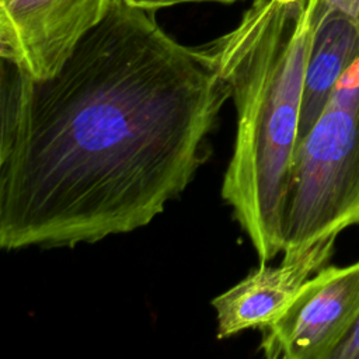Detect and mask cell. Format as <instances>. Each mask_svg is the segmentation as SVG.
<instances>
[{"mask_svg":"<svg viewBox=\"0 0 359 359\" xmlns=\"http://www.w3.org/2000/svg\"><path fill=\"white\" fill-rule=\"evenodd\" d=\"M230 97L205 45L125 0L48 79L1 60L0 247L73 248L147 226L208 160Z\"/></svg>","mask_w":359,"mask_h":359,"instance_id":"1","label":"cell"},{"mask_svg":"<svg viewBox=\"0 0 359 359\" xmlns=\"http://www.w3.org/2000/svg\"><path fill=\"white\" fill-rule=\"evenodd\" d=\"M311 13V0H254L236 28L205 45L236 107L222 198L264 264L285 247Z\"/></svg>","mask_w":359,"mask_h":359,"instance_id":"2","label":"cell"},{"mask_svg":"<svg viewBox=\"0 0 359 359\" xmlns=\"http://www.w3.org/2000/svg\"><path fill=\"white\" fill-rule=\"evenodd\" d=\"M359 226V56L297 143L285 206L286 250Z\"/></svg>","mask_w":359,"mask_h":359,"instance_id":"3","label":"cell"},{"mask_svg":"<svg viewBox=\"0 0 359 359\" xmlns=\"http://www.w3.org/2000/svg\"><path fill=\"white\" fill-rule=\"evenodd\" d=\"M359 320V259L309 278L262 331L269 359H330Z\"/></svg>","mask_w":359,"mask_h":359,"instance_id":"4","label":"cell"},{"mask_svg":"<svg viewBox=\"0 0 359 359\" xmlns=\"http://www.w3.org/2000/svg\"><path fill=\"white\" fill-rule=\"evenodd\" d=\"M115 0H0V57L32 79L53 76Z\"/></svg>","mask_w":359,"mask_h":359,"instance_id":"5","label":"cell"},{"mask_svg":"<svg viewBox=\"0 0 359 359\" xmlns=\"http://www.w3.org/2000/svg\"><path fill=\"white\" fill-rule=\"evenodd\" d=\"M337 236L310 245L286 250L278 265L261 262L238 283L212 300L216 311L217 338H229L245 330H262L290 303L302 285L334 255Z\"/></svg>","mask_w":359,"mask_h":359,"instance_id":"6","label":"cell"},{"mask_svg":"<svg viewBox=\"0 0 359 359\" xmlns=\"http://www.w3.org/2000/svg\"><path fill=\"white\" fill-rule=\"evenodd\" d=\"M311 18L296 146L316 122L338 79L359 56V17L337 8H313Z\"/></svg>","mask_w":359,"mask_h":359,"instance_id":"7","label":"cell"},{"mask_svg":"<svg viewBox=\"0 0 359 359\" xmlns=\"http://www.w3.org/2000/svg\"><path fill=\"white\" fill-rule=\"evenodd\" d=\"M331 359H359V320L345 341L334 351Z\"/></svg>","mask_w":359,"mask_h":359,"instance_id":"8","label":"cell"},{"mask_svg":"<svg viewBox=\"0 0 359 359\" xmlns=\"http://www.w3.org/2000/svg\"><path fill=\"white\" fill-rule=\"evenodd\" d=\"M125 1L129 3L130 6L136 7V8H142V10H146V11L156 13V10L171 7V6H177V4H182V3H194V1L234 3V1H238V0H125Z\"/></svg>","mask_w":359,"mask_h":359,"instance_id":"9","label":"cell"},{"mask_svg":"<svg viewBox=\"0 0 359 359\" xmlns=\"http://www.w3.org/2000/svg\"><path fill=\"white\" fill-rule=\"evenodd\" d=\"M316 11H324L330 8L342 10L351 15L359 17V0H311Z\"/></svg>","mask_w":359,"mask_h":359,"instance_id":"10","label":"cell"},{"mask_svg":"<svg viewBox=\"0 0 359 359\" xmlns=\"http://www.w3.org/2000/svg\"><path fill=\"white\" fill-rule=\"evenodd\" d=\"M280 1H294V0H280Z\"/></svg>","mask_w":359,"mask_h":359,"instance_id":"11","label":"cell"}]
</instances>
